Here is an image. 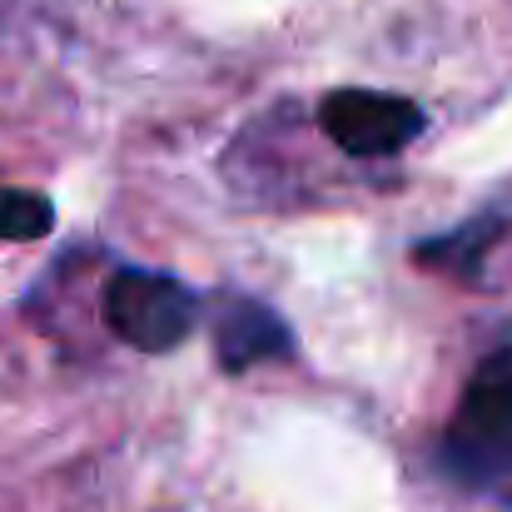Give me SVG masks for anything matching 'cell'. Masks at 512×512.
<instances>
[{
    "label": "cell",
    "instance_id": "cell-1",
    "mask_svg": "<svg viewBox=\"0 0 512 512\" xmlns=\"http://www.w3.org/2000/svg\"><path fill=\"white\" fill-rule=\"evenodd\" d=\"M438 463L468 493L512 498V353H493L468 378Z\"/></svg>",
    "mask_w": 512,
    "mask_h": 512
},
{
    "label": "cell",
    "instance_id": "cell-2",
    "mask_svg": "<svg viewBox=\"0 0 512 512\" xmlns=\"http://www.w3.org/2000/svg\"><path fill=\"white\" fill-rule=\"evenodd\" d=\"M194 294L150 269H120L105 284V324L115 339H125L140 353H170L194 329Z\"/></svg>",
    "mask_w": 512,
    "mask_h": 512
},
{
    "label": "cell",
    "instance_id": "cell-3",
    "mask_svg": "<svg viewBox=\"0 0 512 512\" xmlns=\"http://www.w3.org/2000/svg\"><path fill=\"white\" fill-rule=\"evenodd\" d=\"M319 125L343 155L378 160V155H398L423 135V110L383 90H334L319 105Z\"/></svg>",
    "mask_w": 512,
    "mask_h": 512
},
{
    "label": "cell",
    "instance_id": "cell-4",
    "mask_svg": "<svg viewBox=\"0 0 512 512\" xmlns=\"http://www.w3.org/2000/svg\"><path fill=\"white\" fill-rule=\"evenodd\" d=\"M214 348H219V368L244 373L264 358H289V324L259 304V299H224V309L214 314Z\"/></svg>",
    "mask_w": 512,
    "mask_h": 512
},
{
    "label": "cell",
    "instance_id": "cell-5",
    "mask_svg": "<svg viewBox=\"0 0 512 512\" xmlns=\"http://www.w3.org/2000/svg\"><path fill=\"white\" fill-rule=\"evenodd\" d=\"M55 224V204L35 189H0V239H40Z\"/></svg>",
    "mask_w": 512,
    "mask_h": 512
}]
</instances>
